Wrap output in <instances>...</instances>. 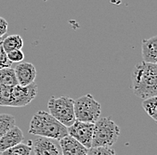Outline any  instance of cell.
I'll return each mask as SVG.
<instances>
[{
	"mask_svg": "<svg viewBox=\"0 0 157 155\" xmlns=\"http://www.w3.org/2000/svg\"><path fill=\"white\" fill-rule=\"evenodd\" d=\"M132 90L135 96L143 100L157 96V65L139 62L131 74Z\"/></svg>",
	"mask_w": 157,
	"mask_h": 155,
	"instance_id": "1",
	"label": "cell"
},
{
	"mask_svg": "<svg viewBox=\"0 0 157 155\" xmlns=\"http://www.w3.org/2000/svg\"><path fill=\"white\" fill-rule=\"evenodd\" d=\"M29 133L39 137L58 141L68 136L67 127L45 111H39L32 117L29 123Z\"/></svg>",
	"mask_w": 157,
	"mask_h": 155,
	"instance_id": "2",
	"label": "cell"
},
{
	"mask_svg": "<svg viewBox=\"0 0 157 155\" xmlns=\"http://www.w3.org/2000/svg\"><path fill=\"white\" fill-rule=\"evenodd\" d=\"M120 134V127L111 118H99L94 124L91 147H112L117 142Z\"/></svg>",
	"mask_w": 157,
	"mask_h": 155,
	"instance_id": "3",
	"label": "cell"
},
{
	"mask_svg": "<svg viewBox=\"0 0 157 155\" xmlns=\"http://www.w3.org/2000/svg\"><path fill=\"white\" fill-rule=\"evenodd\" d=\"M49 114L64 127H69L75 121L74 100L66 96L56 98L52 96L48 104Z\"/></svg>",
	"mask_w": 157,
	"mask_h": 155,
	"instance_id": "4",
	"label": "cell"
},
{
	"mask_svg": "<svg viewBox=\"0 0 157 155\" xmlns=\"http://www.w3.org/2000/svg\"><path fill=\"white\" fill-rule=\"evenodd\" d=\"M74 114L78 121L95 124L101 115V105L88 94L74 101Z\"/></svg>",
	"mask_w": 157,
	"mask_h": 155,
	"instance_id": "5",
	"label": "cell"
},
{
	"mask_svg": "<svg viewBox=\"0 0 157 155\" xmlns=\"http://www.w3.org/2000/svg\"><path fill=\"white\" fill-rule=\"evenodd\" d=\"M67 131L69 136L78 141L79 144L85 146L87 149L91 148L94 124L76 120L71 126L67 127Z\"/></svg>",
	"mask_w": 157,
	"mask_h": 155,
	"instance_id": "6",
	"label": "cell"
},
{
	"mask_svg": "<svg viewBox=\"0 0 157 155\" xmlns=\"http://www.w3.org/2000/svg\"><path fill=\"white\" fill-rule=\"evenodd\" d=\"M38 94V85L33 83L27 87L16 85L12 87V107H23L29 104Z\"/></svg>",
	"mask_w": 157,
	"mask_h": 155,
	"instance_id": "7",
	"label": "cell"
},
{
	"mask_svg": "<svg viewBox=\"0 0 157 155\" xmlns=\"http://www.w3.org/2000/svg\"><path fill=\"white\" fill-rule=\"evenodd\" d=\"M14 72L18 81V85L27 87L34 83L37 76L35 66L30 62H21L14 68Z\"/></svg>",
	"mask_w": 157,
	"mask_h": 155,
	"instance_id": "8",
	"label": "cell"
},
{
	"mask_svg": "<svg viewBox=\"0 0 157 155\" xmlns=\"http://www.w3.org/2000/svg\"><path fill=\"white\" fill-rule=\"evenodd\" d=\"M32 146L34 155H62L58 146L49 138L39 137Z\"/></svg>",
	"mask_w": 157,
	"mask_h": 155,
	"instance_id": "9",
	"label": "cell"
},
{
	"mask_svg": "<svg viewBox=\"0 0 157 155\" xmlns=\"http://www.w3.org/2000/svg\"><path fill=\"white\" fill-rule=\"evenodd\" d=\"M62 155H88V149L71 136H65L59 141Z\"/></svg>",
	"mask_w": 157,
	"mask_h": 155,
	"instance_id": "10",
	"label": "cell"
},
{
	"mask_svg": "<svg viewBox=\"0 0 157 155\" xmlns=\"http://www.w3.org/2000/svg\"><path fill=\"white\" fill-rule=\"evenodd\" d=\"M24 140V135L21 129L14 126L0 138V153L13 146H17Z\"/></svg>",
	"mask_w": 157,
	"mask_h": 155,
	"instance_id": "11",
	"label": "cell"
},
{
	"mask_svg": "<svg viewBox=\"0 0 157 155\" xmlns=\"http://www.w3.org/2000/svg\"><path fill=\"white\" fill-rule=\"evenodd\" d=\"M143 62L157 64V36L142 40Z\"/></svg>",
	"mask_w": 157,
	"mask_h": 155,
	"instance_id": "12",
	"label": "cell"
},
{
	"mask_svg": "<svg viewBox=\"0 0 157 155\" xmlns=\"http://www.w3.org/2000/svg\"><path fill=\"white\" fill-rule=\"evenodd\" d=\"M2 46L6 54L14 50H21L23 47V39L20 35H10L3 39Z\"/></svg>",
	"mask_w": 157,
	"mask_h": 155,
	"instance_id": "13",
	"label": "cell"
},
{
	"mask_svg": "<svg viewBox=\"0 0 157 155\" xmlns=\"http://www.w3.org/2000/svg\"><path fill=\"white\" fill-rule=\"evenodd\" d=\"M0 84L6 87H14L18 85L14 69L8 67L0 70Z\"/></svg>",
	"mask_w": 157,
	"mask_h": 155,
	"instance_id": "14",
	"label": "cell"
},
{
	"mask_svg": "<svg viewBox=\"0 0 157 155\" xmlns=\"http://www.w3.org/2000/svg\"><path fill=\"white\" fill-rule=\"evenodd\" d=\"M32 152V146L30 144L21 143L19 145L13 146L6 151L3 152L1 155H30Z\"/></svg>",
	"mask_w": 157,
	"mask_h": 155,
	"instance_id": "15",
	"label": "cell"
},
{
	"mask_svg": "<svg viewBox=\"0 0 157 155\" xmlns=\"http://www.w3.org/2000/svg\"><path fill=\"white\" fill-rule=\"evenodd\" d=\"M15 126V119L13 115L0 113V138Z\"/></svg>",
	"mask_w": 157,
	"mask_h": 155,
	"instance_id": "16",
	"label": "cell"
},
{
	"mask_svg": "<svg viewBox=\"0 0 157 155\" xmlns=\"http://www.w3.org/2000/svg\"><path fill=\"white\" fill-rule=\"evenodd\" d=\"M142 107L147 114L157 122V96L145 99L142 103Z\"/></svg>",
	"mask_w": 157,
	"mask_h": 155,
	"instance_id": "17",
	"label": "cell"
},
{
	"mask_svg": "<svg viewBox=\"0 0 157 155\" xmlns=\"http://www.w3.org/2000/svg\"><path fill=\"white\" fill-rule=\"evenodd\" d=\"M12 87L0 84V106L12 107Z\"/></svg>",
	"mask_w": 157,
	"mask_h": 155,
	"instance_id": "18",
	"label": "cell"
},
{
	"mask_svg": "<svg viewBox=\"0 0 157 155\" xmlns=\"http://www.w3.org/2000/svg\"><path fill=\"white\" fill-rule=\"evenodd\" d=\"M88 155H116V153L112 147H91Z\"/></svg>",
	"mask_w": 157,
	"mask_h": 155,
	"instance_id": "19",
	"label": "cell"
},
{
	"mask_svg": "<svg viewBox=\"0 0 157 155\" xmlns=\"http://www.w3.org/2000/svg\"><path fill=\"white\" fill-rule=\"evenodd\" d=\"M7 57L12 63L21 62L24 60V54L21 50H14L10 53H7Z\"/></svg>",
	"mask_w": 157,
	"mask_h": 155,
	"instance_id": "20",
	"label": "cell"
},
{
	"mask_svg": "<svg viewBox=\"0 0 157 155\" xmlns=\"http://www.w3.org/2000/svg\"><path fill=\"white\" fill-rule=\"evenodd\" d=\"M12 66V62L8 60L7 54L3 48L2 43H0V70L4 68H8Z\"/></svg>",
	"mask_w": 157,
	"mask_h": 155,
	"instance_id": "21",
	"label": "cell"
},
{
	"mask_svg": "<svg viewBox=\"0 0 157 155\" xmlns=\"http://www.w3.org/2000/svg\"><path fill=\"white\" fill-rule=\"evenodd\" d=\"M8 29V22L6 20H5L3 17L0 16V38H3Z\"/></svg>",
	"mask_w": 157,
	"mask_h": 155,
	"instance_id": "22",
	"label": "cell"
},
{
	"mask_svg": "<svg viewBox=\"0 0 157 155\" xmlns=\"http://www.w3.org/2000/svg\"><path fill=\"white\" fill-rule=\"evenodd\" d=\"M3 38H0V43H2V41H3Z\"/></svg>",
	"mask_w": 157,
	"mask_h": 155,
	"instance_id": "23",
	"label": "cell"
},
{
	"mask_svg": "<svg viewBox=\"0 0 157 155\" xmlns=\"http://www.w3.org/2000/svg\"><path fill=\"white\" fill-rule=\"evenodd\" d=\"M0 155H1V153H0Z\"/></svg>",
	"mask_w": 157,
	"mask_h": 155,
	"instance_id": "24",
	"label": "cell"
},
{
	"mask_svg": "<svg viewBox=\"0 0 157 155\" xmlns=\"http://www.w3.org/2000/svg\"><path fill=\"white\" fill-rule=\"evenodd\" d=\"M156 65H157V64H156Z\"/></svg>",
	"mask_w": 157,
	"mask_h": 155,
	"instance_id": "25",
	"label": "cell"
}]
</instances>
